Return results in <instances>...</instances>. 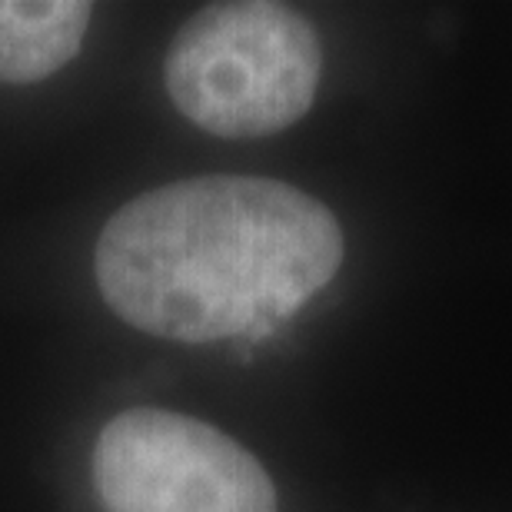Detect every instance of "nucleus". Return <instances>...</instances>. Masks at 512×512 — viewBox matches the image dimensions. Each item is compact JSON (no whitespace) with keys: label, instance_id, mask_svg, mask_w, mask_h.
I'll return each mask as SVG.
<instances>
[{"label":"nucleus","instance_id":"1","mask_svg":"<svg viewBox=\"0 0 512 512\" xmlns=\"http://www.w3.org/2000/svg\"><path fill=\"white\" fill-rule=\"evenodd\" d=\"M343 230L310 193L266 177H193L124 203L97 240L120 320L177 343L266 336L326 290Z\"/></svg>","mask_w":512,"mask_h":512},{"label":"nucleus","instance_id":"4","mask_svg":"<svg viewBox=\"0 0 512 512\" xmlns=\"http://www.w3.org/2000/svg\"><path fill=\"white\" fill-rule=\"evenodd\" d=\"M90 14L84 0H0V84H34L70 64Z\"/></svg>","mask_w":512,"mask_h":512},{"label":"nucleus","instance_id":"3","mask_svg":"<svg viewBox=\"0 0 512 512\" xmlns=\"http://www.w3.org/2000/svg\"><path fill=\"white\" fill-rule=\"evenodd\" d=\"M94 486L107 512H276L273 479L250 449L170 409L110 419L94 449Z\"/></svg>","mask_w":512,"mask_h":512},{"label":"nucleus","instance_id":"2","mask_svg":"<svg viewBox=\"0 0 512 512\" xmlns=\"http://www.w3.org/2000/svg\"><path fill=\"white\" fill-rule=\"evenodd\" d=\"M323 50L293 7L240 0L197 10L173 37L163 84L190 124L227 140L270 137L313 107Z\"/></svg>","mask_w":512,"mask_h":512}]
</instances>
